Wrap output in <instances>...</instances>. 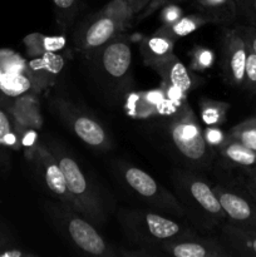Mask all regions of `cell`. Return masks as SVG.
Returning <instances> with one entry per match:
<instances>
[{
	"label": "cell",
	"instance_id": "obj_1",
	"mask_svg": "<svg viewBox=\"0 0 256 257\" xmlns=\"http://www.w3.org/2000/svg\"><path fill=\"white\" fill-rule=\"evenodd\" d=\"M133 14L127 0H112L80 27L75 45L84 53H93L117 37Z\"/></svg>",
	"mask_w": 256,
	"mask_h": 257
},
{
	"label": "cell",
	"instance_id": "obj_2",
	"mask_svg": "<svg viewBox=\"0 0 256 257\" xmlns=\"http://www.w3.org/2000/svg\"><path fill=\"white\" fill-rule=\"evenodd\" d=\"M119 221L131 238L145 245L160 246L168 241L192 236L190 228L163 216L146 211H122Z\"/></svg>",
	"mask_w": 256,
	"mask_h": 257
},
{
	"label": "cell",
	"instance_id": "obj_3",
	"mask_svg": "<svg viewBox=\"0 0 256 257\" xmlns=\"http://www.w3.org/2000/svg\"><path fill=\"white\" fill-rule=\"evenodd\" d=\"M167 131L172 145L188 162L207 165L212 160L211 146L190 107L185 105L172 115Z\"/></svg>",
	"mask_w": 256,
	"mask_h": 257
},
{
	"label": "cell",
	"instance_id": "obj_4",
	"mask_svg": "<svg viewBox=\"0 0 256 257\" xmlns=\"http://www.w3.org/2000/svg\"><path fill=\"white\" fill-rule=\"evenodd\" d=\"M67 183L68 192L73 202V208L85 216L93 225H102L105 220L99 196L80 166L69 155L52 151Z\"/></svg>",
	"mask_w": 256,
	"mask_h": 257
},
{
	"label": "cell",
	"instance_id": "obj_5",
	"mask_svg": "<svg viewBox=\"0 0 256 257\" xmlns=\"http://www.w3.org/2000/svg\"><path fill=\"white\" fill-rule=\"evenodd\" d=\"M175 178L183 202L200 217L208 221V225H218L226 220L215 191L205 180L188 172H180Z\"/></svg>",
	"mask_w": 256,
	"mask_h": 257
},
{
	"label": "cell",
	"instance_id": "obj_6",
	"mask_svg": "<svg viewBox=\"0 0 256 257\" xmlns=\"http://www.w3.org/2000/svg\"><path fill=\"white\" fill-rule=\"evenodd\" d=\"M73 208L64 205L62 210L55 211L59 225L64 228L68 238L82 252L94 256H114L115 251L103 240L92 222L79 217Z\"/></svg>",
	"mask_w": 256,
	"mask_h": 257
},
{
	"label": "cell",
	"instance_id": "obj_7",
	"mask_svg": "<svg viewBox=\"0 0 256 257\" xmlns=\"http://www.w3.org/2000/svg\"><path fill=\"white\" fill-rule=\"evenodd\" d=\"M123 180L136 195L148 201L156 207L178 216L187 213L186 208L181 205L175 196L171 195L165 187L156 182L148 173L141 168L127 166L123 171Z\"/></svg>",
	"mask_w": 256,
	"mask_h": 257
},
{
	"label": "cell",
	"instance_id": "obj_8",
	"mask_svg": "<svg viewBox=\"0 0 256 257\" xmlns=\"http://www.w3.org/2000/svg\"><path fill=\"white\" fill-rule=\"evenodd\" d=\"M221 203L226 220L245 227L256 228V201L242 187L216 185L212 187Z\"/></svg>",
	"mask_w": 256,
	"mask_h": 257
},
{
	"label": "cell",
	"instance_id": "obj_9",
	"mask_svg": "<svg viewBox=\"0 0 256 257\" xmlns=\"http://www.w3.org/2000/svg\"><path fill=\"white\" fill-rule=\"evenodd\" d=\"M97 54L95 62L100 72L110 80L123 79L128 74L132 64V50L128 40L117 35L102 48L93 52Z\"/></svg>",
	"mask_w": 256,
	"mask_h": 257
},
{
	"label": "cell",
	"instance_id": "obj_10",
	"mask_svg": "<svg viewBox=\"0 0 256 257\" xmlns=\"http://www.w3.org/2000/svg\"><path fill=\"white\" fill-rule=\"evenodd\" d=\"M55 108L59 110L60 115H63L67 123H69L70 128L74 135L87 146L98 150H107L109 148V137L102 124L93 119L87 114H83L79 110L69 107L67 103H55Z\"/></svg>",
	"mask_w": 256,
	"mask_h": 257
},
{
	"label": "cell",
	"instance_id": "obj_11",
	"mask_svg": "<svg viewBox=\"0 0 256 257\" xmlns=\"http://www.w3.org/2000/svg\"><path fill=\"white\" fill-rule=\"evenodd\" d=\"M247 49V43L240 27L226 32L223 39V70L226 80L233 87H243Z\"/></svg>",
	"mask_w": 256,
	"mask_h": 257
},
{
	"label": "cell",
	"instance_id": "obj_12",
	"mask_svg": "<svg viewBox=\"0 0 256 257\" xmlns=\"http://www.w3.org/2000/svg\"><path fill=\"white\" fill-rule=\"evenodd\" d=\"M158 248L163 253L176 257H223L232 255V252L218 241L201 238L195 235L168 241L158 246Z\"/></svg>",
	"mask_w": 256,
	"mask_h": 257
},
{
	"label": "cell",
	"instance_id": "obj_13",
	"mask_svg": "<svg viewBox=\"0 0 256 257\" xmlns=\"http://www.w3.org/2000/svg\"><path fill=\"white\" fill-rule=\"evenodd\" d=\"M35 161L39 167L40 173H42L44 182L47 185L48 190L57 196L63 205H67L73 208L72 198H70L69 192H68L67 183H65L64 175H63L62 170H60L59 165H58L57 160L53 156L52 151L47 150L44 146L38 145L34 151ZM74 210V208H73Z\"/></svg>",
	"mask_w": 256,
	"mask_h": 257
},
{
	"label": "cell",
	"instance_id": "obj_14",
	"mask_svg": "<svg viewBox=\"0 0 256 257\" xmlns=\"http://www.w3.org/2000/svg\"><path fill=\"white\" fill-rule=\"evenodd\" d=\"M151 68H153L162 77L163 82L168 87L177 90L180 94H186L192 88V77L190 72L185 67V64L180 62L173 54L151 65Z\"/></svg>",
	"mask_w": 256,
	"mask_h": 257
},
{
	"label": "cell",
	"instance_id": "obj_15",
	"mask_svg": "<svg viewBox=\"0 0 256 257\" xmlns=\"http://www.w3.org/2000/svg\"><path fill=\"white\" fill-rule=\"evenodd\" d=\"M222 233L232 255L256 256V228L228 222L222 226Z\"/></svg>",
	"mask_w": 256,
	"mask_h": 257
},
{
	"label": "cell",
	"instance_id": "obj_16",
	"mask_svg": "<svg viewBox=\"0 0 256 257\" xmlns=\"http://www.w3.org/2000/svg\"><path fill=\"white\" fill-rule=\"evenodd\" d=\"M64 62L62 57L55 54V52H48L45 54L30 60L25 65V72L32 78L33 85L45 84L50 79L58 75L62 70Z\"/></svg>",
	"mask_w": 256,
	"mask_h": 257
},
{
	"label": "cell",
	"instance_id": "obj_17",
	"mask_svg": "<svg viewBox=\"0 0 256 257\" xmlns=\"http://www.w3.org/2000/svg\"><path fill=\"white\" fill-rule=\"evenodd\" d=\"M175 40L172 37L166 34L162 29L156 32L151 37L145 38L141 43L140 49L146 64L151 67L155 63L172 55Z\"/></svg>",
	"mask_w": 256,
	"mask_h": 257
},
{
	"label": "cell",
	"instance_id": "obj_18",
	"mask_svg": "<svg viewBox=\"0 0 256 257\" xmlns=\"http://www.w3.org/2000/svg\"><path fill=\"white\" fill-rule=\"evenodd\" d=\"M221 156L226 162L238 168H250L256 166V151L250 150L230 136L218 147Z\"/></svg>",
	"mask_w": 256,
	"mask_h": 257
},
{
	"label": "cell",
	"instance_id": "obj_19",
	"mask_svg": "<svg viewBox=\"0 0 256 257\" xmlns=\"http://www.w3.org/2000/svg\"><path fill=\"white\" fill-rule=\"evenodd\" d=\"M34 87L27 72L4 73L0 79V93L5 97L18 98L24 95Z\"/></svg>",
	"mask_w": 256,
	"mask_h": 257
},
{
	"label": "cell",
	"instance_id": "obj_20",
	"mask_svg": "<svg viewBox=\"0 0 256 257\" xmlns=\"http://www.w3.org/2000/svg\"><path fill=\"white\" fill-rule=\"evenodd\" d=\"M200 9L210 22H227L236 14V0H197Z\"/></svg>",
	"mask_w": 256,
	"mask_h": 257
},
{
	"label": "cell",
	"instance_id": "obj_21",
	"mask_svg": "<svg viewBox=\"0 0 256 257\" xmlns=\"http://www.w3.org/2000/svg\"><path fill=\"white\" fill-rule=\"evenodd\" d=\"M19 145V138L14 131L12 118L0 105V161L7 160L8 152Z\"/></svg>",
	"mask_w": 256,
	"mask_h": 257
},
{
	"label": "cell",
	"instance_id": "obj_22",
	"mask_svg": "<svg viewBox=\"0 0 256 257\" xmlns=\"http://www.w3.org/2000/svg\"><path fill=\"white\" fill-rule=\"evenodd\" d=\"M210 20L205 15H190V17H181L177 22H175L171 25H163L161 29L172 37L173 39L182 38L188 35L190 33L195 32L200 27L205 25Z\"/></svg>",
	"mask_w": 256,
	"mask_h": 257
},
{
	"label": "cell",
	"instance_id": "obj_23",
	"mask_svg": "<svg viewBox=\"0 0 256 257\" xmlns=\"http://www.w3.org/2000/svg\"><path fill=\"white\" fill-rule=\"evenodd\" d=\"M228 136L250 150L256 151V117H251L238 123L230 131Z\"/></svg>",
	"mask_w": 256,
	"mask_h": 257
},
{
	"label": "cell",
	"instance_id": "obj_24",
	"mask_svg": "<svg viewBox=\"0 0 256 257\" xmlns=\"http://www.w3.org/2000/svg\"><path fill=\"white\" fill-rule=\"evenodd\" d=\"M230 105L221 102H211L205 100L201 105V115L203 122L207 125H217L225 120L226 112Z\"/></svg>",
	"mask_w": 256,
	"mask_h": 257
},
{
	"label": "cell",
	"instance_id": "obj_25",
	"mask_svg": "<svg viewBox=\"0 0 256 257\" xmlns=\"http://www.w3.org/2000/svg\"><path fill=\"white\" fill-rule=\"evenodd\" d=\"M57 20L63 28H68L74 18L78 0H53Z\"/></svg>",
	"mask_w": 256,
	"mask_h": 257
},
{
	"label": "cell",
	"instance_id": "obj_26",
	"mask_svg": "<svg viewBox=\"0 0 256 257\" xmlns=\"http://www.w3.org/2000/svg\"><path fill=\"white\" fill-rule=\"evenodd\" d=\"M248 47V45H247ZM251 93H256V53L248 47L245 65V80L243 87Z\"/></svg>",
	"mask_w": 256,
	"mask_h": 257
},
{
	"label": "cell",
	"instance_id": "obj_27",
	"mask_svg": "<svg viewBox=\"0 0 256 257\" xmlns=\"http://www.w3.org/2000/svg\"><path fill=\"white\" fill-rule=\"evenodd\" d=\"M0 70L3 73H12V72H24L25 63L23 62L19 55L8 53L5 55H0Z\"/></svg>",
	"mask_w": 256,
	"mask_h": 257
},
{
	"label": "cell",
	"instance_id": "obj_28",
	"mask_svg": "<svg viewBox=\"0 0 256 257\" xmlns=\"http://www.w3.org/2000/svg\"><path fill=\"white\" fill-rule=\"evenodd\" d=\"M213 55L211 50L203 49V48H197L193 54V67L198 68V69H205V68H210L212 64Z\"/></svg>",
	"mask_w": 256,
	"mask_h": 257
},
{
	"label": "cell",
	"instance_id": "obj_29",
	"mask_svg": "<svg viewBox=\"0 0 256 257\" xmlns=\"http://www.w3.org/2000/svg\"><path fill=\"white\" fill-rule=\"evenodd\" d=\"M242 187L256 201V166L250 168H243Z\"/></svg>",
	"mask_w": 256,
	"mask_h": 257
},
{
	"label": "cell",
	"instance_id": "obj_30",
	"mask_svg": "<svg viewBox=\"0 0 256 257\" xmlns=\"http://www.w3.org/2000/svg\"><path fill=\"white\" fill-rule=\"evenodd\" d=\"M238 5L248 20V25L256 28V0H238Z\"/></svg>",
	"mask_w": 256,
	"mask_h": 257
},
{
	"label": "cell",
	"instance_id": "obj_31",
	"mask_svg": "<svg viewBox=\"0 0 256 257\" xmlns=\"http://www.w3.org/2000/svg\"><path fill=\"white\" fill-rule=\"evenodd\" d=\"M203 135H205L206 141H207V143L211 147H220L221 143H222L223 141L226 140V137H227V136L223 135L217 127H215V125H213V127H208L207 130L203 132Z\"/></svg>",
	"mask_w": 256,
	"mask_h": 257
},
{
	"label": "cell",
	"instance_id": "obj_32",
	"mask_svg": "<svg viewBox=\"0 0 256 257\" xmlns=\"http://www.w3.org/2000/svg\"><path fill=\"white\" fill-rule=\"evenodd\" d=\"M181 17H182V15H181V10L178 9L177 7H175V5H171V7L166 8L165 12H163L162 14V19L163 22H165V25L173 24V23L177 22Z\"/></svg>",
	"mask_w": 256,
	"mask_h": 257
},
{
	"label": "cell",
	"instance_id": "obj_33",
	"mask_svg": "<svg viewBox=\"0 0 256 257\" xmlns=\"http://www.w3.org/2000/svg\"><path fill=\"white\" fill-rule=\"evenodd\" d=\"M240 29L248 47L256 53V28L251 27V25H246V27H240Z\"/></svg>",
	"mask_w": 256,
	"mask_h": 257
},
{
	"label": "cell",
	"instance_id": "obj_34",
	"mask_svg": "<svg viewBox=\"0 0 256 257\" xmlns=\"http://www.w3.org/2000/svg\"><path fill=\"white\" fill-rule=\"evenodd\" d=\"M148 2H150V0H131L130 5H131V9H132L133 14H136V13L140 12V10L142 9V8L145 7Z\"/></svg>",
	"mask_w": 256,
	"mask_h": 257
},
{
	"label": "cell",
	"instance_id": "obj_35",
	"mask_svg": "<svg viewBox=\"0 0 256 257\" xmlns=\"http://www.w3.org/2000/svg\"><path fill=\"white\" fill-rule=\"evenodd\" d=\"M8 246V240L0 233V248H5Z\"/></svg>",
	"mask_w": 256,
	"mask_h": 257
},
{
	"label": "cell",
	"instance_id": "obj_36",
	"mask_svg": "<svg viewBox=\"0 0 256 257\" xmlns=\"http://www.w3.org/2000/svg\"><path fill=\"white\" fill-rule=\"evenodd\" d=\"M3 74H4V73L2 72V70H0V79H2V77H3Z\"/></svg>",
	"mask_w": 256,
	"mask_h": 257
},
{
	"label": "cell",
	"instance_id": "obj_37",
	"mask_svg": "<svg viewBox=\"0 0 256 257\" xmlns=\"http://www.w3.org/2000/svg\"><path fill=\"white\" fill-rule=\"evenodd\" d=\"M127 2H128V3H130V2H131V0H127Z\"/></svg>",
	"mask_w": 256,
	"mask_h": 257
}]
</instances>
